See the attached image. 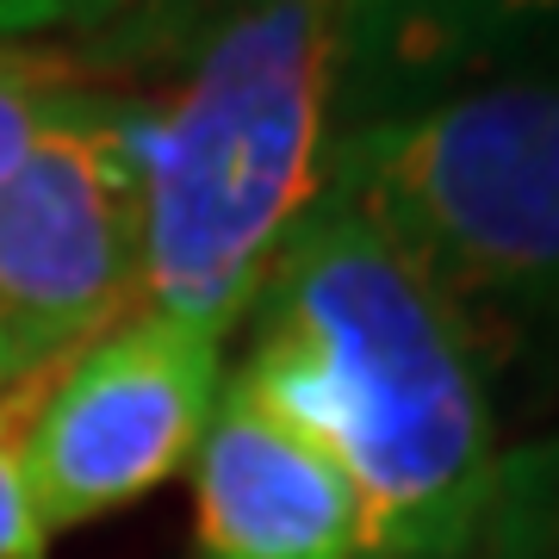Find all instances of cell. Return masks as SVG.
I'll return each instance as SVG.
<instances>
[{
  "label": "cell",
  "instance_id": "8fae6325",
  "mask_svg": "<svg viewBox=\"0 0 559 559\" xmlns=\"http://www.w3.org/2000/svg\"><path fill=\"white\" fill-rule=\"evenodd\" d=\"M491 559H559V448L510 454V491Z\"/></svg>",
  "mask_w": 559,
  "mask_h": 559
},
{
  "label": "cell",
  "instance_id": "6da1fadb",
  "mask_svg": "<svg viewBox=\"0 0 559 559\" xmlns=\"http://www.w3.org/2000/svg\"><path fill=\"white\" fill-rule=\"evenodd\" d=\"M255 385L342 466L360 559H491L510 454L491 367L417 261L323 187L249 305Z\"/></svg>",
  "mask_w": 559,
  "mask_h": 559
},
{
  "label": "cell",
  "instance_id": "7c38bea8",
  "mask_svg": "<svg viewBox=\"0 0 559 559\" xmlns=\"http://www.w3.org/2000/svg\"><path fill=\"white\" fill-rule=\"evenodd\" d=\"M81 0H0V44L38 38V32H69Z\"/></svg>",
  "mask_w": 559,
  "mask_h": 559
},
{
  "label": "cell",
  "instance_id": "52a82bcc",
  "mask_svg": "<svg viewBox=\"0 0 559 559\" xmlns=\"http://www.w3.org/2000/svg\"><path fill=\"white\" fill-rule=\"evenodd\" d=\"M559 0H342L336 131L392 119L466 81L547 62Z\"/></svg>",
  "mask_w": 559,
  "mask_h": 559
},
{
  "label": "cell",
  "instance_id": "3957f363",
  "mask_svg": "<svg viewBox=\"0 0 559 559\" xmlns=\"http://www.w3.org/2000/svg\"><path fill=\"white\" fill-rule=\"evenodd\" d=\"M323 187L417 261L485 367H559V57L336 131Z\"/></svg>",
  "mask_w": 559,
  "mask_h": 559
},
{
  "label": "cell",
  "instance_id": "277c9868",
  "mask_svg": "<svg viewBox=\"0 0 559 559\" xmlns=\"http://www.w3.org/2000/svg\"><path fill=\"white\" fill-rule=\"evenodd\" d=\"M224 399V342L162 311H131L57 367L25 479L50 535L131 510L193 466Z\"/></svg>",
  "mask_w": 559,
  "mask_h": 559
},
{
  "label": "cell",
  "instance_id": "4fadbf2b",
  "mask_svg": "<svg viewBox=\"0 0 559 559\" xmlns=\"http://www.w3.org/2000/svg\"><path fill=\"white\" fill-rule=\"evenodd\" d=\"M50 360H57V355H44L38 342L0 311V392H7V385H20L25 373H38V367H50Z\"/></svg>",
  "mask_w": 559,
  "mask_h": 559
},
{
  "label": "cell",
  "instance_id": "9c48e42d",
  "mask_svg": "<svg viewBox=\"0 0 559 559\" xmlns=\"http://www.w3.org/2000/svg\"><path fill=\"white\" fill-rule=\"evenodd\" d=\"M100 87L75 81V69L57 57H32L0 44V180L13 175L57 124H69Z\"/></svg>",
  "mask_w": 559,
  "mask_h": 559
},
{
  "label": "cell",
  "instance_id": "30bf717a",
  "mask_svg": "<svg viewBox=\"0 0 559 559\" xmlns=\"http://www.w3.org/2000/svg\"><path fill=\"white\" fill-rule=\"evenodd\" d=\"M57 367L62 360H50L0 392V559H50V528H44L32 479H25V436H32V417H38Z\"/></svg>",
  "mask_w": 559,
  "mask_h": 559
},
{
  "label": "cell",
  "instance_id": "8992f818",
  "mask_svg": "<svg viewBox=\"0 0 559 559\" xmlns=\"http://www.w3.org/2000/svg\"><path fill=\"white\" fill-rule=\"evenodd\" d=\"M193 559H360L342 466L242 380L193 454Z\"/></svg>",
  "mask_w": 559,
  "mask_h": 559
},
{
  "label": "cell",
  "instance_id": "7a4b0ae2",
  "mask_svg": "<svg viewBox=\"0 0 559 559\" xmlns=\"http://www.w3.org/2000/svg\"><path fill=\"white\" fill-rule=\"evenodd\" d=\"M342 0H267L138 112L143 311L230 336L323 193Z\"/></svg>",
  "mask_w": 559,
  "mask_h": 559
},
{
  "label": "cell",
  "instance_id": "5b68a950",
  "mask_svg": "<svg viewBox=\"0 0 559 559\" xmlns=\"http://www.w3.org/2000/svg\"><path fill=\"white\" fill-rule=\"evenodd\" d=\"M138 112L100 87L0 180V311L57 360L143 311Z\"/></svg>",
  "mask_w": 559,
  "mask_h": 559
},
{
  "label": "cell",
  "instance_id": "ba28073f",
  "mask_svg": "<svg viewBox=\"0 0 559 559\" xmlns=\"http://www.w3.org/2000/svg\"><path fill=\"white\" fill-rule=\"evenodd\" d=\"M255 7H267V0H81L69 38L87 69L180 75L224 25H237Z\"/></svg>",
  "mask_w": 559,
  "mask_h": 559
}]
</instances>
